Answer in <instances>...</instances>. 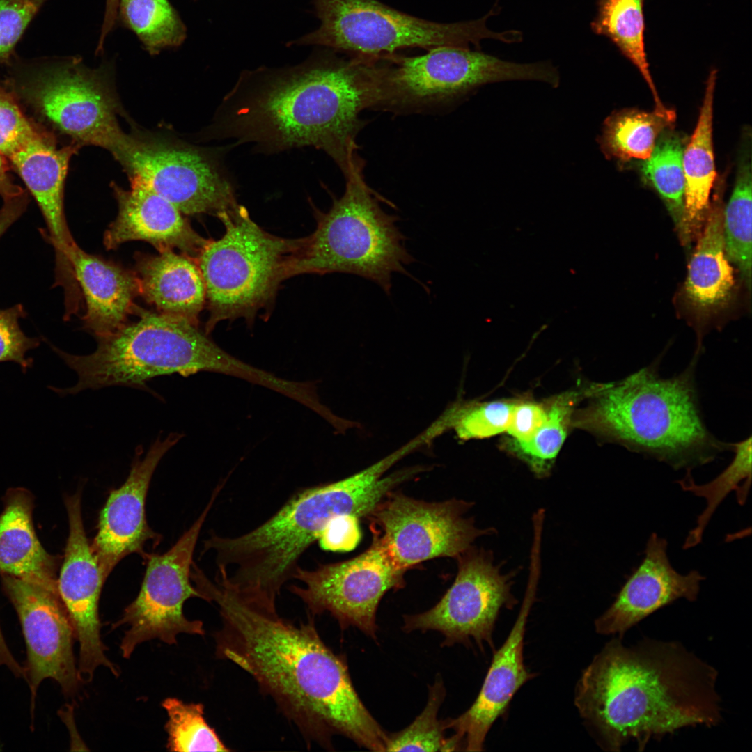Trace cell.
<instances>
[{"instance_id": "4", "label": "cell", "mask_w": 752, "mask_h": 752, "mask_svg": "<svg viewBox=\"0 0 752 752\" xmlns=\"http://www.w3.org/2000/svg\"><path fill=\"white\" fill-rule=\"evenodd\" d=\"M389 491L374 465L345 478L294 494L269 519L236 536L212 535L205 551L215 556V580L242 598L267 607L293 579L299 561L334 519L368 516Z\"/></svg>"}, {"instance_id": "29", "label": "cell", "mask_w": 752, "mask_h": 752, "mask_svg": "<svg viewBox=\"0 0 752 752\" xmlns=\"http://www.w3.org/2000/svg\"><path fill=\"white\" fill-rule=\"evenodd\" d=\"M645 0H597V14L592 30L607 37L639 70L648 85L655 111L671 114L661 102L649 70L645 49Z\"/></svg>"}, {"instance_id": "17", "label": "cell", "mask_w": 752, "mask_h": 752, "mask_svg": "<svg viewBox=\"0 0 752 752\" xmlns=\"http://www.w3.org/2000/svg\"><path fill=\"white\" fill-rule=\"evenodd\" d=\"M3 590L18 616L26 645L25 680L31 714L41 682L50 678L67 696L78 691L81 678L73 653L75 630L58 590L1 574Z\"/></svg>"}, {"instance_id": "14", "label": "cell", "mask_w": 752, "mask_h": 752, "mask_svg": "<svg viewBox=\"0 0 752 752\" xmlns=\"http://www.w3.org/2000/svg\"><path fill=\"white\" fill-rule=\"evenodd\" d=\"M153 191L185 214L221 218L240 208L233 184L216 155L194 146L129 136L116 158Z\"/></svg>"}, {"instance_id": "5", "label": "cell", "mask_w": 752, "mask_h": 752, "mask_svg": "<svg viewBox=\"0 0 752 752\" xmlns=\"http://www.w3.org/2000/svg\"><path fill=\"white\" fill-rule=\"evenodd\" d=\"M698 357L670 378L660 376L659 357L622 379L600 384L580 425L676 470L691 471L732 451L733 443L716 439L703 421L694 379Z\"/></svg>"}, {"instance_id": "22", "label": "cell", "mask_w": 752, "mask_h": 752, "mask_svg": "<svg viewBox=\"0 0 752 752\" xmlns=\"http://www.w3.org/2000/svg\"><path fill=\"white\" fill-rule=\"evenodd\" d=\"M72 146L58 148L38 132L10 159L34 197L45 221L56 253V285L65 290L77 285L70 256L77 245L63 210V186Z\"/></svg>"}, {"instance_id": "11", "label": "cell", "mask_w": 752, "mask_h": 752, "mask_svg": "<svg viewBox=\"0 0 752 752\" xmlns=\"http://www.w3.org/2000/svg\"><path fill=\"white\" fill-rule=\"evenodd\" d=\"M111 66L90 68L75 56L32 70L24 89L35 108L62 132L116 158L129 136L117 119L119 104L111 83Z\"/></svg>"}, {"instance_id": "47", "label": "cell", "mask_w": 752, "mask_h": 752, "mask_svg": "<svg viewBox=\"0 0 752 752\" xmlns=\"http://www.w3.org/2000/svg\"><path fill=\"white\" fill-rule=\"evenodd\" d=\"M19 217L18 212L10 207L3 206L0 210V237Z\"/></svg>"}, {"instance_id": "9", "label": "cell", "mask_w": 752, "mask_h": 752, "mask_svg": "<svg viewBox=\"0 0 752 752\" xmlns=\"http://www.w3.org/2000/svg\"><path fill=\"white\" fill-rule=\"evenodd\" d=\"M558 79L548 63H516L467 47L441 46L422 55L379 57L374 108L395 113L429 111L487 83L528 79L553 86Z\"/></svg>"}, {"instance_id": "15", "label": "cell", "mask_w": 752, "mask_h": 752, "mask_svg": "<svg viewBox=\"0 0 752 752\" xmlns=\"http://www.w3.org/2000/svg\"><path fill=\"white\" fill-rule=\"evenodd\" d=\"M473 504L458 499L427 502L391 492L368 517L379 526L373 535L406 572L432 558H456L478 538L496 533L492 527H477L467 517Z\"/></svg>"}, {"instance_id": "19", "label": "cell", "mask_w": 752, "mask_h": 752, "mask_svg": "<svg viewBox=\"0 0 752 752\" xmlns=\"http://www.w3.org/2000/svg\"><path fill=\"white\" fill-rule=\"evenodd\" d=\"M540 567L531 565L527 588L517 619L503 645L494 652L478 697L455 719L444 720L446 729L462 744L463 751H480L488 732L506 710L517 691L535 677L526 667L524 643L526 622L535 601Z\"/></svg>"}, {"instance_id": "18", "label": "cell", "mask_w": 752, "mask_h": 752, "mask_svg": "<svg viewBox=\"0 0 752 752\" xmlns=\"http://www.w3.org/2000/svg\"><path fill=\"white\" fill-rule=\"evenodd\" d=\"M65 503L69 535L57 588L79 643V675L81 680L90 681L96 668L104 666L118 675L100 636L98 603L107 577L86 535L80 492L66 497Z\"/></svg>"}, {"instance_id": "28", "label": "cell", "mask_w": 752, "mask_h": 752, "mask_svg": "<svg viewBox=\"0 0 752 752\" xmlns=\"http://www.w3.org/2000/svg\"><path fill=\"white\" fill-rule=\"evenodd\" d=\"M735 280L726 257L723 232V212L717 205L709 212L698 237L684 285L688 300L702 311L717 309L730 299Z\"/></svg>"}, {"instance_id": "46", "label": "cell", "mask_w": 752, "mask_h": 752, "mask_svg": "<svg viewBox=\"0 0 752 752\" xmlns=\"http://www.w3.org/2000/svg\"><path fill=\"white\" fill-rule=\"evenodd\" d=\"M6 666L17 677L25 678L24 667L15 659L9 650L0 627V666Z\"/></svg>"}, {"instance_id": "36", "label": "cell", "mask_w": 752, "mask_h": 752, "mask_svg": "<svg viewBox=\"0 0 752 752\" xmlns=\"http://www.w3.org/2000/svg\"><path fill=\"white\" fill-rule=\"evenodd\" d=\"M515 403L508 400L457 402L425 432L431 440L448 430H453L462 441L496 435L506 431Z\"/></svg>"}, {"instance_id": "10", "label": "cell", "mask_w": 752, "mask_h": 752, "mask_svg": "<svg viewBox=\"0 0 752 752\" xmlns=\"http://www.w3.org/2000/svg\"><path fill=\"white\" fill-rule=\"evenodd\" d=\"M320 26L291 45H318L354 56L379 57L405 48L431 49L441 46L480 47L485 38L507 43L515 40L512 30L494 32L487 25L492 8L480 19L457 23H437L397 10L376 0H314Z\"/></svg>"}, {"instance_id": "43", "label": "cell", "mask_w": 752, "mask_h": 752, "mask_svg": "<svg viewBox=\"0 0 752 752\" xmlns=\"http://www.w3.org/2000/svg\"><path fill=\"white\" fill-rule=\"evenodd\" d=\"M358 519L352 515H343L331 521L319 540L322 548L331 551L353 549L361 537Z\"/></svg>"}, {"instance_id": "39", "label": "cell", "mask_w": 752, "mask_h": 752, "mask_svg": "<svg viewBox=\"0 0 752 752\" xmlns=\"http://www.w3.org/2000/svg\"><path fill=\"white\" fill-rule=\"evenodd\" d=\"M48 0H0V63L13 57L26 29Z\"/></svg>"}, {"instance_id": "25", "label": "cell", "mask_w": 752, "mask_h": 752, "mask_svg": "<svg viewBox=\"0 0 752 752\" xmlns=\"http://www.w3.org/2000/svg\"><path fill=\"white\" fill-rule=\"evenodd\" d=\"M134 274L139 295L159 313L198 326L205 287L196 259L171 249L156 256H139Z\"/></svg>"}, {"instance_id": "1", "label": "cell", "mask_w": 752, "mask_h": 752, "mask_svg": "<svg viewBox=\"0 0 752 752\" xmlns=\"http://www.w3.org/2000/svg\"><path fill=\"white\" fill-rule=\"evenodd\" d=\"M198 588L217 604V657L248 673L307 742L331 749L343 735L385 751L386 733L357 695L345 660L324 643L313 619L295 624L276 609L247 601L205 575Z\"/></svg>"}, {"instance_id": "21", "label": "cell", "mask_w": 752, "mask_h": 752, "mask_svg": "<svg viewBox=\"0 0 752 752\" xmlns=\"http://www.w3.org/2000/svg\"><path fill=\"white\" fill-rule=\"evenodd\" d=\"M667 541L652 533L644 557L627 578L615 600L594 622L597 633L623 637L656 611L679 599L697 600L705 577L697 570L677 572L667 555Z\"/></svg>"}, {"instance_id": "16", "label": "cell", "mask_w": 752, "mask_h": 752, "mask_svg": "<svg viewBox=\"0 0 752 752\" xmlns=\"http://www.w3.org/2000/svg\"><path fill=\"white\" fill-rule=\"evenodd\" d=\"M405 572L374 535L369 548L354 558L319 564L312 570L299 565L293 579L301 586L288 588L311 616L329 612L342 629L354 626L375 639L379 603L387 591L402 587Z\"/></svg>"}, {"instance_id": "33", "label": "cell", "mask_w": 752, "mask_h": 752, "mask_svg": "<svg viewBox=\"0 0 752 752\" xmlns=\"http://www.w3.org/2000/svg\"><path fill=\"white\" fill-rule=\"evenodd\" d=\"M595 384L583 392H567L547 405V418L528 441H508L506 449L524 462L538 478L547 477L567 437L572 408L581 395L590 396Z\"/></svg>"}, {"instance_id": "26", "label": "cell", "mask_w": 752, "mask_h": 752, "mask_svg": "<svg viewBox=\"0 0 752 752\" xmlns=\"http://www.w3.org/2000/svg\"><path fill=\"white\" fill-rule=\"evenodd\" d=\"M0 514V573L58 590L56 558L42 547L33 522V496L12 488Z\"/></svg>"}, {"instance_id": "20", "label": "cell", "mask_w": 752, "mask_h": 752, "mask_svg": "<svg viewBox=\"0 0 752 752\" xmlns=\"http://www.w3.org/2000/svg\"><path fill=\"white\" fill-rule=\"evenodd\" d=\"M182 437L171 433L159 437L143 458L139 447L125 482L111 492L102 509L97 534L91 544L106 577L127 555L142 552L145 543L155 540L146 518V498L152 476L165 453Z\"/></svg>"}, {"instance_id": "30", "label": "cell", "mask_w": 752, "mask_h": 752, "mask_svg": "<svg viewBox=\"0 0 752 752\" xmlns=\"http://www.w3.org/2000/svg\"><path fill=\"white\" fill-rule=\"evenodd\" d=\"M734 457L729 465L715 478L704 483L696 484L690 472L677 483L681 488L694 495L703 498L706 506L698 516L696 526L687 536L683 549H688L698 545L703 533L715 510L728 496L734 491L737 502L744 505L751 484V437L733 443Z\"/></svg>"}, {"instance_id": "7", "label": "cell", "mask_w": 752, "mask_h": 752, "mask_svg": "<svg viewBox=\"0 0 752 752\" xmlns=\"http://www.w3.org/2000/svg\"><path fill=\"white\" fill-rule=\"evenodd\" d=\"M363 162L345 178L343 196L327 212H317V227L301 238L291 277L302 274L346 273L377 284L389 295L393 273L409 275L414 261L406 237L396 225L398 216L380 206L381 196L366 182Z\"/></svg>"}, {"instance_id": "37", "label": "cell", "mask_w": 752, "mask_h": 752, "mask_svg": "<svg viewBox=\"0 0 752 752\" xmlns=\"http://www.w3.org/2000/svg\"><path fill=\"white\" fill-rule=\"evenodd\" d=\"M162 705L169 718L165 725L169 751H230L205 721L201 703H187L175 698H167Z\"/></svg>"}, {"instance_id": "6", "label": "cell", "mask_w": 752, "mask_h": 752, "mask_svg": "<svg viewBox=\"0 0 752 752\" xmlns=\"http://www.w3.org/2000/svg\"><path fill=\"white\" fill-rule=\"evenodd\" d=\"M140 318L115 332L97 338L96 350L75 355L51 345L78 376L66 389L49 388L65 395L114 385L145 388L146 382L164 375L187 377L201 371L221 373L244 380L252 366L222 350L188 321L161 313L139 311Z\"/></svg>"}, {"instance_id": "40", "label": "cell", "mask_w": 752, "mask_h": 752, "mask_svg": "<svg viewBox=\"0 0 752 752\" xmlns=\"http://www.w3.org/2000/svg\"><path fill=\"white\" fill-rule=\"evenodd\" d=\"M26 315L22 304L0 308V363H18L24 373L33 364V359L26 357V352L40 344L38 338L27 336L20 328L19 320Z\"/></svg>"}, {"instance_id": "38", "label": "cell", "mask_w": 752, "mask_h": 752, "mask_svg": "<svg viewBox=\"0 0 752 752\" xmlns=\"http://www.w3.org/2000/svg\"><path fill=\"white\" fill-rule=\"evenodd\" d=\"M445 693L441 679L437 678L429 687L428 703L423 712L405 729L388 734L385 751H458L451 737H446L444 720L437 717Z\"/></svg>"}, {"instance_id": "42", "label": "cell", "mask_w": 752, "mask_h": 752, "mask_svg": "<svg viewBox=\"0 0 752 752\" xmlns=\"http://www.w3.org/2000/svg\"><path fill=\"white\" fill-rule=\"evenodd\" d=\"M547 415V405L535 401L515 402L506 430L508 440L523 442L530 439L544 423Z\"/></svg>"}, {"instance_id": "13", "label": "cell", "mask_w": 752, "mask_h": 752, "mask_svg": "<svg viewBox=\"0 0 752 752\" xmlns=\"http://www.w3.org/2000/svg\"><path fill=\"white\" fill-rule=\"evenodd\" d=\"M456 578L440 601L427 611L404 616L405 632L436 630L442 645L455 643L494 648L493 632L501 611L517 601L512 588L517 572L503 571L493 553L471 546L458 556Z\"/></svg>"}, {"instance_id": "35", "label": "cell", "mask_w": 752, "mask_h": 752, "mask_svg": "<svg viewBox=\"0 0 752 752\" xmlns=\"http://www.w3.org/2000/svg\"><path fill=\"white\" fill-rule=\"evenodd\" d=\"M683 146L680 136L664 131L641 171L659 193L680 234L684 212L685 178Z\"/></svg>"}, {"instance_id": "3", "label": "cell", "mask_w": 752, "mask_h": 752, "mask_svg": "<svg viewBox=\"0 0 752 752\" xmlns=\"http://www.w3.org/2000/svg\"><path fill=\"white\" fill-rule=\"evenodd\" d=\"M614 636L593 657L574 689V705L597 745L643 751L651 739L723 720L718 671L679 641Z\"/></svg>"}, {"instance_id": "23", "label": "cell", "mask_w": 752, "mask_h": 752, "mask_svg": "<svg viewBox=\"0 0 752 752\" xmlns=\"http://www.w3.org/2000/svg\"><path fill=\"white\" fill-rule=\"evenodd\" d=\"M131 188L114 187L118 213L106 230L104 244L109 249L132 240L150 243L158 251L176 248L194 259L207 242L196 233L180 210L153 191L136 175H130Z\"/></svg>"}, {"instance_id": "27", "label": "cell", "mask_w": 752, "mask_h": 752, "mask_svg": "<svg viewBox=\"0 0 752 752\" xmlns=\"http://www.w3.org/2000/svg\"><path fill=\"white\" fill-rule=\"evenodd\" d=\"M716 72L712 70L697 125L683 151L684 212L681 239L687 245L701 233L710 212V195L716 179L712 143L714 93Z\"/></svg>"}, {"instance_id": "45", "label": "cell", "mask_w": 752, "mask_h": 752, "mask_svg": "<svg viewBox=\"0 0 752 752\" xmlns=\"http://www.w3.org/2000/svg\"><path fill=\"white\" fill-rule=\"evenodd\" d=\"M5 156L0 152V196L3 201L18 197L24 194L21 187L15 185L8 174V165Z\"/></svg>"}, {"instance_id": "2", "label": "cell", "mask_w": 752, "mask_h": 752, "mask_svg": "<svg viewBox=\"0 0 752 752\" xmlns=\"http://www.w3.org/2000/svg\"><path fill=\"white\" fill-rule=\"evenodd\" d=\"M374 58H311L281 68L242 72L219 105L211 135L251 143L262 153L314 147L325 152L346 178L360 159L357 135L365 109L377 93Z\"/></svg>"}, {"instance_id": "44", "label": "cell", "mask_w": 752, "mask_h": 752, "mask_svg": "<svg viewBox=\"0 0 752 752\" xmlns=\"http://www.w3.org/2000/svg\"><path fill=\"white\" fill-rule=\"evenodd\" d=\"M118 3L119 0L105 1L104 17L95 49L96 54H100L103 51L107 37L118 23Z\"/></svg>"}, {"instance_id": "12", "label": "cell", "mask_w": 752, "mask_h": 752, "mask_svg": "<svg viewBox=\"0 0 752 752\" xmlns=\"http://www.w3.org/2000/svg\"><path fill=\"white\" fill-rule=\"evenodd\" d=\"M223 487L221 483L216 487L202 513L168 551L148 556L139 595L113 624V629L129 626L120 645L124 658H129L139 644L150 639L157 638L172 645L176 643L178 634H205L203 622L188 620L182 607L189 598L205 600L190 582L193 555L202 526Z\"/></svg>"}, {"instance_id": "41", "label": "cell", "mask_w": 752, "mask_h": 752, "mask_svg": "<svg viewBox=\"0 0 752 752\" xmlns=\"http://www.w3.org/2000/svg\"><path fill=\"white\" fill-rule=\"evenodd\" d=\"M36 132L11 95L0 86V152L10 159Z\"/></svg>"}, {"instance_id": "32", "label": "cell", "mask_w": 752, "mask_h": 752, "mask_svg": "<svg viewBox=\"0 0 752 752\" xmlns=\"http://www.w3.org/2000/svg\"><path fill=\"white\" fill-rule=\"evenodd\" d=\"M675 115L655 111L623 110L604 122L601 147L606 156L620 160H645L652 154L661 134L674 122Z\"/></svg>"}, {"instance_id": "8", "label": "cell", "mask_w": 752, "mask_h": 752, "mask_svg": "<svg viewBox=\"0 0 752 752\" xmlns=\"http://www.w3.org/2000/svg\"><path fill=\"white\" fill-rule=\"evenodd\" d=\"M220 219L224 234L208 240L196 259L205 287L207 335L223 320L244 318L251 324L272 306L279 285L291 277L301 240L267 233L243 206Z\"/></svg>"}, {"instance_id": "24", "label": "cell", "mask_w": 752, "mask_h": 752, "mask_svg": "<svg viewBox=\"0 0 752 752\" xmlns=\"http://www.w3.org/2000/svg\"><path fill=\"white\" fill-rule=\"evenodd\" d=\"M70 259L86 304L84 327L97 338L121 328L139 294L134 274L88 254L77 245Z\"/></svg>"}, {"instance_id": "31", "label": "cell", "mask_w": 752, "mask_h": 752, "mask_svg": "<svg viewBox=\"0 0 752 752\" xmlns=\"http://www.w3.org/2000/svg\"><path fill=\"white\" fill-rule=\"evenodd\" d=\"M118 22L152 56L180 47L187 38V28L169 0H119Z\"/></svg>"}, {"instance_id": "34", "label": "cell", "mask_w": 752, "mask_h": 752, "mask_svg": "<svg viewBox=\"0 0 752 752\" xmlns=\"http://www.w3.org/2000/svg\"><path fill=\"white\" fill-rule=\"evenodd\" d=\"M751 169L745 155L739 162L731 197L723 212L725 252L751 286Z\"/></svg>"}]
</instances>
